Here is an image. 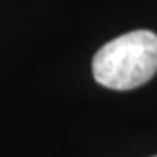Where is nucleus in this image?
Here are the masks:
<instances>
[{
	"label": "nucleus",
	"mask_w": 157,
	"mask_h": 157,
	"mask_svg": "<svg viewBox=\"0 0 157 157\" xmlns=\"http://www.w3.org/2000/svg\"><path fill=\"white\" fill-rule=\"evenodd\" d=\"M157 72V34L132 30L104 44L93 57V78L114 91H131Z\"/></svg>",
	"instance_id": "obj_1"
},
{
	"label": "nucleus",
	"mask_w": 157,
	"mask_h": 157,
	"mask_svg": "<svg viewBox=\"0 0 157 157\" xmlns=\"http://www.w3.org/2000/svg\"><path fill=\"white\" fill-rule=\"evenodd\" d=\"M153 157H157V155H153Z\"/></svg>",
	"instance_id": "obj_2"
}]
</instances>
